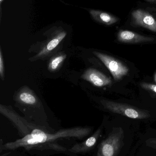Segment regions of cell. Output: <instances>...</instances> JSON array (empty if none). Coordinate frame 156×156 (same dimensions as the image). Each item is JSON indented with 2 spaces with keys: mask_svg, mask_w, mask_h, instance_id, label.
Returning a JSON list of instances; mask_svg holds the SVG:
<instances>
[{
  "mask_svg": "<svg viewBox=\"0 0 156 156\" xmlns=\"http://www.w3.org/2000/svg\"><path fill=\"white\" fill-rule=\"evenodd\" d=\"M93 54L105 65L115 80H119L128 74V68L120 60L100 52L94 51Z\"/></svg>",
  "mask_w": 156,
  "mask_h": 156,
  "instance_id": "277c9868",
  "label": "cell"
},
{
  "mask_svg": "<svg viewBox=\"0 0 156 156\" xmlns=\"http://www.w3.org/2000/svg\"><path fill=\"white\" fill-rule=\"evenodd\" d=\"M82 78L89 82L97 87L107 86L111 84L112 83L111 78L108 77L99 70L92 68L86 70L82 74Z\"/></svg>",
  "mask_w": 156,
  "mask_h": 156,
  "instance_id": "52a82bcc",
  "label": "cell"
},
{
  "mask_svg": "<svg viewBox=\"0 0 156 156\" xmlns=\"http://www.w3.org/2000/svg\"><path fill=\"white\" fill-rule=\"evenodd\" d=\"M147 146L156 149V138H151L146 141Z\"/></svg>",
  "mask_w": 156,
  "mask_h": 156,
  "instance_id": "2e32d148",
  "label": "cell"
},
{
  "mask_svg": "<svg viewBox=\"0 0 156 156\" xmlns=\"http://www.w3.org/2000/svg\"><path fill=\"white\" fill-rule=\"evenodd\" d=\"M1 112L3 115H4L10 121H12L17 128L19 134L22 137H24L31 133L32 131L35 128L39 127L33 124L28 122L15 114L7 112V110H5L4 108L3 110L1 109Z\"/></svg>",
  "mask_w": 156,
  "mask_h": 156,
  "instance_id": "8992f818",
  "label": "cell"
},
{
  "mask_svg": "<svg viewBox=\"0 0 156 156\" xmlns=\"http://www.w3.org/2000/svg\"><path fill=\"white\" fill-rule=\"evenodd\" d=\"M101 102L103 107L110 112L131 119H145L150 117L147 111L132 105L107 100H102Z\"/></svg>",
  "mask_w": 156,
  "mask_h": 156,
  "instance_id": "3957f363",
  "label": "cell"
},
{
  "mask_svg": "<svg viewBox=\"0 0 156 156\" xmlns=\"http://www.w3.org/2000/svg\"><path fill=\"white\" fill-rule=\"evenodd\" d=\"M92 131L90 127H77L63 129L56 133H50L40 128H36L31 133L13 142H8L3 145L5 150H13L24 147L26 149L37 147L60 138H76L82 139L88 136Z\"/></svg>",
  "mask_w": 156,
  "mask_h": 156,
  "instance_id": "6da1fadb",
  "label": "cell"
},
{
  "mask_svg": "<svg viewBox=\"0 0 156 156\" xmlns=\"http://www.w3.org/2000/svg\"><path fill=\"white\" fill-rule=\"evenodd\" d=\"M124 136L122 128L114 127L108 137L100 144L98 153L101 156H118L124 145Z\"/></svg>",
  "mask_w": 156,
  "mask_h": 156,
  "instance_id": "7a4b0ae2",
  "label": "cell"
},
{
  "mask_svg": "<svg viewBox=\"0 0 156 156\" xmlns=\"http://www.w3.org/2000/svg\"><path fill=\"white\" fill-rule=\"evenodd\" d=\"M155 80H156V76H155Z\"/></svg>",
  "mask_w": 156,
  "mask_h": 156,
  "instance_id": "ffe728a7",
  "label": "cell"
},
{
  "mask_svg": "<svg viewBox=\"0 0 156 156\" xmlns=\"http://www.w3.org/2000/svg\"><path fill=\"white\" fill-rule=\"evenodd\" d=\"M19 98L22 102L26 104L33 105L36 102V99L35 96L28 92H22L19 94Z\"/></svg>",
  "mask_w": 156,
  "mask_h": 156,
  "instance_id": "7c38bea8",
  "label": "cell"
},
{
  "mask_svg": "<svg viewBox=\"0 0 156 156\" xmlns=\"http://www.w3.org/2000/svg\"><path fill=\"white\" fill-rule=\"evenodd\" d=\"M145 1L150 3L156 4V0H145Z\"/></svg>",
  "mask_w": 156,
  "mask_h": 156,
  "instance_id": "e0dca14e",
  "label": "cell"
},
{
  "mask_svg": "<svg viewBox=\"0 0 156 156\" xmlns=\"http://www.w3.org/2000/svg\"><path fill=\"white\" fill-rule=\"evenodd\" d=\"M4 61L3 59L2 49H0V75L2 79L3 80L4 78Z\"/></svg>",
  "mask_w": 156,
  "mask_h": 156,
  "instance_id": "5bb4252c",
  "label": "cell"
},
{
  "mask_svg": "<svg viewBox=\"0 0 156 156\" xmlns=\"http://www.w3.org/2000/svg\"><path fill=\"white\" fill-rule=\"evenodd\" d=\"M97 156H101L100 155V153H97Z\"/></svg>",
  "mask_w": 156,
  "mask_h": 156,
  "instance_id": "d6986e66",
  "label": "cell"
},
{
  "mask_svg": "<svg viewBox=\"0 0 156 156\" xmlns=\"http://www.w3.org/2000/svg\"><path fill=\"white\" fill-rule=\"evenodd\" d=\"M89 12L94 20L107 26L114 24L120 20L113 15L100 10L90 9Z\"/></svg>",
  "mask_w": 156,
  "mask_h": 156,
  "instance_id": "30bf717a",
  "label": "cell"
},
{
  "mask_svg": "<svg viewBox=\"0 0 156 156\" xmlns=\"http://www.w3.org/2000/svg\"><path fill=\"white\" fill-rule=\"evenodd\" d=\"M119 42L126 44H138L154 41L153 37L145 36L129 30H121L117 34Z\"/></svg>",
  "mask_w": 156,
  "mask_h": 156,
  "instance_id": "9c48e42d",
  "label": "cell"
},
{
  "mask_svg": "<svg viewBox=\"0 0 156 156\" xmlns=\"http://www.w3.org/2000/svg\"><path fill=\"white\" fill-rule=\"evenodd\" d=\"M4 0H0V6H1V5H2V2Z\"/></svg>",
  "mask_w": 156,
  "mask_h": 156,
  "instance_id": "ac0fdd59",
  "label": "cell"
},
{
  "mask_svg": "<svg viewBox=\"0 0 156 156\" xmlns=\"http://www.w3.org/2000/svg\"><path fill=\"white\" fill-rule=\"evenodd\" d=\"M102 132V128H99L95 133L86 140L80 144L74 145L69 151L74 154H84L91 150L97 144Z\"/></svg>",
  "mask_w": 156,
  "mask_h": 156,
  "instance_id": "ba28073f",
  "label": "cell"
},
{
  "mask_svg": "<svg viewBox=\"0 0 156 156\" xmlns=\"http://www.w3.org/2000/svg\"><path fill=\"white\" fill-rule=\"evenodd\" d=\"M66 58L65 55L57 56L51 60L49 64V69L51 71H55L58 68L59 66Z\"/></svg>",
  "mask_w": 156,
  "mask_h": 156,
  "instance_id": "4fadbf2b",
  "label": "cell"
},
{
  "mask_svg": "<svg viewBox=\"0 0 156 156\" xmlns=\"http://www.w3.org/2000/svg\"><path fill=\"white\" fill-rule=\"evenodd\" d=\"M132 24L156 33V20L152 14L143 9L134 10L132 13Z\"/></svg>",
  "mask_w": 156,
  "mask_h": 156,
  "instance_id": "5b68a950",
  "label": "cell"
},
{
  "mask_svg": "<svg viewBox=\"0 0 156 156\" xmlns=\"http://www.w3.org/2000/svg\"><path fill=\"white\" fill-rule=\"evenodd\" d=\"M141 86L146 90L152 91L156 93V84H151V83H143L141 84Z\"/></svg>",
  "mask_w": 156,
  "mask_h": 156,
  "instance_id": "9a60e30c",
  "label": "cell"
},
{
  "mask_svg": "<svg viewBox=\"0 0 156 156\" xmlns=\"http://www.w3.org/2000/svg\"><path fill=\"white\" fill-rule=\"evenodd\" d=\"M67 35V33L62 31L60 32L55 37H53L46 45L44 49L38 54V56H43L47 54L50 51L55 49L61 41Z\"/></svg>",
  "mask_w": 156,
  "mask_h": 156,
  "instance_id": "8fae6325",
  "label": "cell"
}]
</instances>
